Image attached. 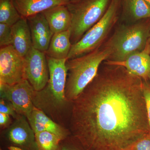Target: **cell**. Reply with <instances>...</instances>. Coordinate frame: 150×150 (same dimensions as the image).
Wrapping results in <instances>:
<instances>
[{"instance_id": "cell-28", "label": "cell", "mask_w": 150, "mask_h": 150, "mask_svg": "<svg viewBox=\"0 0 150 150\" xmlns=\"http://www.w3.org/2000/svg\"><path fill=\"white\" fill-rule=\"evenodd\" d=\"M70 1H76V0H69Z\"/></svg>"}, {"instance_id": "cell-18", "label": "cell", "mask_w": 150, "mask_h": 150, "mask_svg": "<svg viewBox=\"0 0 150 150\" xmlns=\"http://www.w3.org/2000/svg\"><path fill=\"white\" fill-rule=\"evenodd\" d=\"M124 17L133 23L150 18V8L144 0H121Z\"/></svg>"}, {"instance_id": "cell-14", "label": "cell", "mask_w": 150, "mask_h": 150, "mask_svg": "<svg viewBox=\"0 0 150 150\" xmlns=\"http://www.w3.org/2000/svg\"><path fill=\"white\" fill-rule=\"evenodd\" d=\"M11 45L20 55L24 57L33 47L27 18L21 17L11 26Z\"/></svg>"}, {"instance_id": "cell-12", "label": "cell", "mask_w": 150, "mask_h": 150, "mask_svg": "<svg viewBox=\"0 0 150 150\" xmlns=\"http://www.w3.org/2000/svg\"><path fill=\"white\" fill-rule=\"evenodd\" d=\"M27 20L31 33L33 47L46 53L54 35L46 19L41 13L30 16Z\"/></svg>"}, {"instance_id": "cell-16", "label": "cell", "mask_w": 150, "mask_h": 150, "mask_svg": "<svg viewBox=\"0 0 150 150\" xmlns=\"http://www.w3.org/2000/svg\"><path fill=\"white\" fill-rule=\"evenodd\" d=\"M53 34L71 29V16L67 5H60L42 13Z\"/></svg>"}, {"instance_id": "cell-1", "label": "cell", "mask_w": 150, "mask_h": 150, "mask_svg": "<svg viewBox=\"0 0 150 150\" xmlns=\"http://www.w3.org/2000/svg\"><path fill=\"white\" fill-rule=\"evenodd\" d=\"M69 130L84 150H132L150 132L143 80L105 64L73 101Z\"/></svg>"}, {"instance_id": "cell-19", "label": "cell", "mask_w": 150, "mask_h": 150, "mask_svg": "<svg viewBox=\"0 0 150 150\" xmlns=\"http://www.w3.org/2000/svg\"><path fill=\"white\" fill-rule=\"evenodd\" d=\"M21 17L13 0H0V23L12 26Z\"/></svg>"}, {"instance_id": "cell-2", "label": "cell", "mask_w": 150, "mask_h": 150, "mask_svg": "<svg viewBox=\"0 0 150 150\" xmlns=\"http://www.w3.org/2000/svg\"><path fill=\"white\" fill-rule=\"evenodd\" d=\"M49 78L44 88L34 91L33 103L56 123L64 126L67 112L71 111L73 102L67 99L65 94L67 83V59H58L46 56Z\"/></svg>"}, {"instance_id": "cell-29", "label": "cell", "mask_w": 150, "mask_h": 150, "mask_svg": "<svg viewBox=\"0 0 150 150\" xmlns=\"http://www.w3.org/2000/svg\"><path fill=\"white\" fill-rule=\"evenodd\" d=\"M149 43H150V39H149Z\"/></svg>"}, {"instance_id": "cell-31", "label": "cell", "mask_w": 150, "mask_h": 150, "mask_svg": "<svg viewBox=\"0 0 150 150\" xmlns=\"http://www.w3.org/2000/svg\"><path fill=\"white\" fill-rule=\"evenodd\" d=\"M2 150L1 149V150Z\"/></svg>"}, {"instance_id": "cell-3", "label": "cell", "mask_w": 150, "mask_h": 150, "mask_svg": "<svg viewBox=\"0 0 150 150\" xmlns=\"http://www.w3.org/2000/svg\"><path fill=\"white\" fill-rule=\"evenodd\" d=\"M101 46L88 54L67 60L65 94L70 102L77 98L95 77L102 62L110 57V48Z\"/></svg>"}, {"instance_id": "cell-22", "label": "cell", "mask_w": 150, "mask_h": 150, "mask_svg": "<svg viewBox=\"0 0 150 150\" xmlns=\"http://www.w3.org/2000/svg\"><path fill=\"white\" fill-rule=\"evenodd\" d=\"M59 150H84L72 136H69L61 141Z\"/></svg>"}, {"instance_id": "cell-27", "label": "cell", "mask_w": 150, "mask_h": 150, "mask_svg": "<svg viewBox=\"0 0 150 150\" xmlns=\"http://www.w3.org/2000/svg\"><path fill=\"white\" fill-rule=\"evenodd\" d=\"M145 2L149 6L150 8V0H144Z\"/></svg>"}, {"instance_id": "cell-6", "label": "cell", "mask_w": 150, "mask_h": 150, "mask_svg": "<svg viewBox=\"0 0 150 150\" xmlns=\"http://www.w3.org/2000/svg\"><path fill=\"white\" fill-rule=\"evenodd\" d=\"M121 0H111L102 18L93 25L77 43L72 45L68 59L82 56L102 46L118 19Z\"/></svg>"}, {"instance_id": "cell-26", "label": "cell", "mask_w": 150, "mask_h": 150, "mask_svg": "<svg viewBox=\"0 0 150 150\" xmlns=\"http://www.w3.org/2000/svg\"><path fill=\"white\" fill-rule=\"evenodd\" d=\"M10 115L0 113V126L2 129L8 128L12 123Z\"/></svg>"}, {"instance_id": "cell-24", "label": "cell", "mask_w": 150, "mask_h": 150, "mask_svg": "<svg viewBox=\"0 0 150 150\" xmlns=\"http://www.w3.org/2000/svg\"><path fill=\"white\" fill-rule=\"evenodd\" d=\"M143 91L150 129V83L148 81L143 80Z\"/></svg>"}, {"instance_id": "cell-8", "label": "cell", "mask_w": 150, "mask_h": 150, "mask_svg": "<svg viewBox=\"0 0 150 150\" xmlns=\"http://www.w3.org/2000/svg\"><path fill=\"white\" fill-rule=\"evenodd\" d=\"M26 79L24 58L12 45L0 49V83L15 84Z\"/></svg>"}, {"instance_id": "cell-30", "label": "cell", "mask_w": 150, "mask_h": 150, "mask_svg": "<svg viewBox=\"0 0 150 150\" xmlns=\"http://www.w3.org/2000/svg\"><path fill=\"white\" fill-rule=\"evenodd\" d=\"M149 80H150V77H149Z\"/></svg>"}, {"instance_id": "cell-13", "label": "cell", "mask_w": 150, "mask_h": 150, "mask_svg": "<svg viewBox=\"0 0 150 150\" xmlns=\"http://www.w3.org/2000/svg\"><path fill=\"white\" fill-rule=\"evenodd\" d=\"M26 118L35 134L47 131L57 135L62 140L67 139L71 135L69 129L56 123L35 106Z\"/></svg>"}, {"instance_id": "cell-11", "label": "cell", "mask_w": 150, "mask_h": 150, "mask_svg": "<svg viewBox=\"0 0 150 150\" xmlns=\"http://www.w3.org/2000/svg\"><path fill=\"white\" fill-rule=\"evenodd\" d=\"M104 63L122 66L131 74L141 78L143 81H149L150 76L149 41L144 50L130 55L124 61L113 62L107 60Z\"/></svg>"}, {"instance_id": "cell-10", "label": "cell", "mask_w": 150, "mask_h": 150, "mask_svg": "<svg viewBox=\"0 0 150 150\" xmlns=\"http://www.w3.org/2000/svg\"><path fill=\"white\" fill-rule=\"evenodd\" d=\"M8 140L15 146L23 150H38L35 134L27 118L19 115L8 128L6 132Z\"/></svg>"}, {"instance_id": "cell-7", "label": "cell", "mask_w": 150, "mask_h": 150, "mask_svg": "<svg viewBox=\"0 0 150 150\" xmlns=\"http://www.w3.org/2000/svg\"><path fill=\"white\" fill-rule=\"evenodd\" d=\"M35 91L26 79L12 85L0 83L1 98L8 100L18 114L26 117L34 107L32 100Z\"/></svg>"}, {"instance_id": "cell-15", "label": "cell", "mask_w": 150, "mask_h": 150, "mask_svg": "<svg viewBox=\"0 0 150 150\" xmlns=\"http://www.w3.org/2000/svg\"><path fill=\"white\" fill-rule=\"evenodd\" d=\"M22 17L27 18L60 5H67L69 0H13Z\"/></svg>"}, {"instance_id": "cell-25", "label": "cell", "mask_w": 150, "mask_h": 150, "mask_svg": "<svg viewBox=\"0 0 150 150\" xmlns=\"http://www.w3.org/2000/svg\"><path fill=\"white\" fill-rule=\"evenodd\" d=\"M131 150H150V132L139 140Z\"/></svg>"}, {"instance_id": "cell-23", "label": "cell", "mask_w": 150, "mask_h": 150, "mask_svg": "<svg viewBox=\"0 0 150 150\" xmlns=\"http://www.w3.org/2000/svg\"><path fill=\"white\" fill-rule=\"evenodd\" d=\"M0 113L10 115L14 119L16 118L19 114L17 113L12 103L8 100L1 98L0 100Z\"/></svg>"}, {"instance_id": "cell-21", "label": "cell", "mask_w": 150, "mask_h": 150, "mask_svg": "<svg viewBox=\"0 0 150 150\" xmlns=\"http://www.w3.org/2000/svg\"><path fill=\"white\" fill-rule=\"evenodd\" d=\"M12 44L11 26L0 23V46H10Z\"/></svg>"}, {"instance_id": "cell-4", "label": "cell", "mask_w": 150, "mask_h": 150, "mask_svg": "<svg viewBox=\"0 0 150 150\" xmlns=\"http://www.w3.org/2000/svg\"><path fill=\"white\" fill-rule=\"evenodd\" d=\"M150 37V21L142 20L119 26L104 45L111 51L108 61L122 62L130 55L143 51Z\"/></svg>"}, {"instance_id": "cell-17", "label": "cell", "mask_w": 150, "mask_h": 150, "mask_svg": "<svg viewBox=\"0 0 150 150\" xmlns=\"http://www.w3.org/2000/svg\"><path fill=\"white\" fill-rule=\"evenodd\" d=\"M72 45L70 30L55 33L45 54L54 59H67Z\"/></svg>"}, {"instance_id": "cell-9", "label": "cell", "mask_w": 150, "mask_h": 150, "mask_svg": "<svg viewBox=\"0 0 150 150\" xmlns=\"http://www.w3.org/2000/svg\"><path fill=\"white\" fill-rule=\"evenodd\" d=\"M24 58L25 79L35 91L41 90L48 83L49 78L46 54L33 47Z\"/></svg>"}, {"instance_id": "cell-5", "label": "cell", "mask_w": 150, "mask_h": 150, "mask_svg": "<svg viewBox=\"0 0 150 150\" xmlns=\"http://www.w3.org/2000/svg\"><path fill=\"white\" fill-rule=\"evenodd\" d=\"M111 0H76L67 6L71 16V40L75 44L102 18Z\"/></svg>"}, {"instance_id": "cell-20", "label": "cell", "mask_w": 150, "mask_h": 150, "mask_svg": "<svg viewBox=\"0 0 150 150\" xmlns=\"http://www.w3.org/2000/svg\"><path fill=\"white\" fill-rule=\"evenodd\" d=\"M35 138L38 150H59L60 143L63 140L57 135L47 131L36 133Z\"/></svg>"}]
</instances>
